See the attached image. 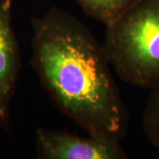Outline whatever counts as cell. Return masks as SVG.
Masks as SVG:
<instances>
[{
    "instance_id": "cell-1",
    "label": "cell",
    "mask_w": 159,
    "mask_h": 159,
    "mask_svg": "<svg viewBox=\"0 0 159 159\" xmlns=\"http://www.w3.org/2000/svg\"><path fill=\"white\" fill-rule=\"evenodd\" d=\"M31 23L32 66L57 108L89 134L120 141L128 114L103 45L56 7Z\"/></svg>"
},
{
    "instance_id": "cell-2",
    "label": "cell",
    "mask_w": 159,
    "mask_h": 159,
    "mask_svg": "<svg viewBox=\"0 0 159 159\" xmlns=\"http://www.w3.org/2000/svg\"><path fill=\"white\" fill-rule=\"evenodd\" d=\"M103 48L123 81L152 89L159 84V0H139L106 27Z\"/></svg>"
},
{
    "instance_id": "cell-3",
    "label": "cell",
    "mask_w": 159,
    "mask_h": 159,
    "mask_svg": "<svg viewBox=\"0 0 159 159\" xmlns=\"http://www.w3.org/2000/svg\"><path fill=\"white\" fill-rule=\"evenodd\" d=\"M36 150L43 159H124L120 141L95 136L81 137L65 131L38 128Z\"/></svg>"
},
{
    "instance_id": "cell-4",
    "label": "cell",
    "mask_w": 159,
    "mask_h": 159,
    "mask_svg": "<svg viewBox=\"0 0 159 159\" xmlns=\"http://www.w3.org/2000/svg\"><path fill=\"white\" fill-rule=\"evenodd\" d=\"M14 0H0V123L6 124L20 69V51L11 24Z\"/></svg>"
},
{
    "instance_id": "cell-5",
    "label": "cell",
    "mask_w": 159,
    "mask_h": 159,
    "mask_svg": "<svg viewBox=\"0 0 159 159\" xmlns=\"http://www.w3.org/2000/svg\"><path fill=\"white\" fill-rule=\"evenodd\" d=\"M139 0H75L89 17L106 27L121 17Z\"/></svg>"
},
{
    "instance_id": "cell-6",
    "label": "cell",
    "mask_w": 159,
    "mask_h": 159,
    "mask_svg": "<svg viewBox=\"0 0 159 159\" xmlns=\"http://www.w3.org/2000/svg\"><path fill=\"white\" fill-rule=\"evenodd\" d=\"M142 127L148 142L159 149V84L151 89L142 116Z\"/></svg>"
}]
</instances>
